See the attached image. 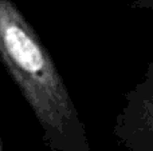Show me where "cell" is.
<instances>
[{
	"label": "cell",
	"instance_id": "6da1fadb",
	"mask_svg": "<svg viewBox=\"0 0 153 151\" xmlns=\"http://www.w3.org/2000/svg\"><path fill=\"white\" fill-rule=\"evenodd\" d=\"M0 62L53 151H89L86 127L47 47L12 0H0Z\"/></svg>",
	"mask_w": 153,
	"mask_h": 151
},
{
	"label": "cell",
	"instance_id": "7a4b0ae2",
	"mask_svg": "<svg viewBox=\"0 0 153 151\" xmlns=\"http://www.w3.org/2000/svg\"><path fill=\"white\" fill-rule=\"evenodd\" d=\"M0 151H3V142H1V136H0Z\"/></svg>",
	"mask_w": 153,
	"mask_h": 151
}]
</instances>
